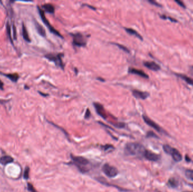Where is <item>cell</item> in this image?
Listing matches in <instances>:
<instances>
[{
    "label": "cell",
    "instance_id": "cell-1",
    "mask_svg": "<svg viewBox=\"0 0 193 192\" xmlns=\"http://www.w3.org/2000/svg\"><path fill=\"white\" fill-rule=\"evenodd\" d=\"M146 149L140 143L131 142L128 143L125 145L124 153L127 156H132L142 158Z\"/></svg>",
    "mask_w": 193,
    "mask_h": 192
},
{
    "label": "cell",
    "instance_id": "cell-2",
    "mask_svg": "<svg viewBox=\"0 0 193 192\" xmlns=\"http://www.w3.org/2000/svg\"><path fill=\"white\" fill-rule=\"evenodd\" d=\"M71 161L74 166H75L78 170L82 174H85L89 172L92 168L93 164L88 159L82 156H76L71 154Z\"/></svg>",
    "mask_w": 193,
    "mask_h": 192
},
{
    "label": "cell",
    "instance_id": "cell-3",
    "mask_svg": "<svg viewBox=\"0 0 193 192\" xmlns=\"http://www.w3.org/2000/svg\"><path fill=\"white\" fill-rule=\"evenodd\" d=\"M163 149L166 153L172 156L174 161L178 162L182 161L183 156L177 149L171 147L168 144L163 145Z\"/></svg>",
    "mask_w": 193,
    "mask_h": 192
},
{
    "label": "cell",
    "instance_id": "cell-4",
    "mask_svg": "<svg viewBox=\"0 0 193 192\" xmlns=\"http://www.w3.org/2000/svg\"><path fill=\"white\" fill-rule=\"evenodd\" d=\"M102 170L106 176L110 178L115 177L119 175V170L117 167L108 163H105L102 167Z\"/></svg>",
    "mask_w": 193,
    "mask_h": 192
},
{
    "label": "cell",
    "instance_id": "cell-5",
    "mask_svg": "<svg viewBox=\"0 0 193 192\" xmlns=\"http://www.w3.org/2000/svg\"><path fill=\"white\" fill-rule=\"evenodd\" d=\"M37 9H38V10H39V12L40 15L41 19L42 20V21L44 22V23L47 26V27L48 28V29L50 31V32L53 33L55 35H58V37H61L62 38H63V37L62 36V35H61V33L58 30H56V29L52 25H51L50 23H49V21H48V20L47 19V18H46L44 11L42 10V9H41L39 6H37Z\"/></svg>",
    "mask_w": 193,
    "mask_h": 192
},
{
    "label": "cell",
    "instance_id": "cell-6",
    "mask_svg": "<svg viewBox=\"0 0 193 192\" xmlns=\"http://www.w3.org/2000/svg\"><path fill=\"white\" fill-rule=\"evenodd\" d=\"M45 56L49 61L54 62L56 64V66L60 67L62 69H64L65 65L62 59V57L63 56V54H61V53H59L57 54H49L46 55Z\"/></svg>",
    "mask_w": 193,
    "mask_h": 192
},
{
    "label": "cell",
    "instance_id": "cell-7",
    "mask_svg": "<svg viewBox=\"0 0 193 192\" xmlns=\"http://www.w3.org/2000/svg\"><path fill=\"white\" fill-rule=\"evenodd\" d=\"M73 38V45L77 47H84L86 45L87 42L84 36L80 33L71 34Z\"/></svg>",
    "mask_w": 193,
    "mask_h": 192
},
{
    "label": "cell",
    "instance_id": "cell-8",
    "mask_svg": "<svg viewBox=\"0 0 193 192\" xmlns=\"http://www.w3.org/2000/svg\"><path fill=\"white\" fill-rule=\"evenodd\" d=\"M142 118H143V120L144 122L147 124V125L153 128L157 131L162 133V134H167V133L159 125H158L156 122H155L154 121H152V120H151L148 117H147L146 115H143Z\"/></svg>",
    "mask_w": 193,
    "mask_h": 192
},
{
    "label": "cell",
    "instance_id": "cell-9",
    "mask_svg": "<svg viewBox=\"0 0 193 192\" xmlns=\"http://www.w3.org/2000/svg\"><path fill=\"white\" fill-rule=\"evenodd\" d=\"M143 158H145L146 160L149 161L157 162L160 160L161 156L159 154H157V153H155L146 149L144 153Z\"/></svg>",
    "mask_w": 193,
    "mask_h": 192
},
{
    "label": "cell",
    "instance_id": "cell-10",
    "mask_svg": "<svg viewBox=\"0 0 193 192\" xmlns=\"http://www.w3.org/2000/svg\"><path fill=\"white\" fill-rule=\"evenodd\" d=\"M93 105L95 108V109L96 111L97 114L101 117L102 118H103L104 120H107L108 118V115L107 114L103 106L98 103H94Z\"/></svg>",
    "mask_w": 193,
    "mask_h": 192
},
{
    "label": "cell",
    "instance_id": "cell-11",
    "mask_svg": "<svg viewBox=\"0 0 193 192\" xmlns=\"http://www.w3.org/2000/svg\"><path fill=\"white\" fill-rule=\"evenodd\" d=\"M96 180L98 181V182L101 183L102 184H103V185H104L108 186V187H110H110H113L115 188H117V190H119V191H120V192H128L129 191V190H128V189L122 188L120 187H119V186H117V185H115V184H110V182H107L106 180H105V179H103V177H97L96 179Z\"/></svg>",
    "mask_w": 193,
    "mask_h": 192
},
{
    "label": "cell",
    "instance_id": "cell-12",
    "mask_svg": "<svg viewBox=\"0 0 193 192\" xmlns=\"http://www.w3.org/2000/svg\"><path fill=\"white\" fill-rule=\"evenodd\" d=\"M132 94L136 98L141 100H145L150 96V94L147 92H143L138 90H132Z\"/></svg>",
    "mask_w": 193,
    "mask_h": 192
},
{
    "label": "cell",
    "instance_id": "cell-13",
    "mask_svg": "<svg viewBox=\"0 0 193 192\" xmlns=\"http://www.w3.org/2000/svg\"><path fill=\"white\" fill-rule=\"evenodd\" d=\"M143 65L151 71L157 72L160 69V66L154 61H145Z\"/></svg>",
    "mask_w": 193,
    "mask_h": 192
},
{
    "label": "cell",
    "instance_id": "cell-14",
    "mask_svg": "<svg viewBox=\"0 0 193 192\" xmlns=\"http://www.w3.org/2000/svg\"><path fill=\"white\" fill-rule=\"evenodd\" d=\"M128 72L131 74L140 76L144 78H148V76L142 70H140V69H137L134 68H129V70H128Z\"/></svg>",
    "mask_w": 193,
    "mask_h": 192
},
{
    "label": "cell",
    "instance_id": "cell-15",
    "mask_svg": "<svg viewBox=\"0 0 193 192\" xmlns=\"http://www.w3.org/2000/svg\"><path fill=\"white\" fill-rule=\"evenodd\" d=\"M13 161L14 158L8 155L3 156L0 158V163L3 166H6L9 163H12Z\"/></svg>",
    "mask_w": 193,
    "mask_h": 192
},
{
    "label": "cell",
    "instance_id": "cell-16",
    "mask_svg": "<svg viewBox=\"0 0 193 192\" xmlns=\"http://www.w3.org/2000/svg\"><path fill=\"white\" fill-rule=\"evenodd\" d=\"M168 187L171 188H176L179 185V182L174 177H171L167 182Z\"/></svg>",
    "mask_w": 193,
    "mask_h": 192
},
{
    "label": "cell",
    "instance_id": "cell-17",
    "mask_svg": "<svg viewBox=\"0 0 193 192\" xmlns=\"http://www.w3.org/2000/svg\"><path fill=\"white\" fill-rule=\"evenodd\" d=\"M35 24L36 28L37 30V32L40 35L42 36V37H45L46 32L45 29L43 28L42 25H40L37 21H35Z\"/></svg>",
    "mask_w": 193,
    "mask_h": 192
},
{
    "label": "cell",
    "instance_id": "cell-18",
    "mask_svg": "<svg viewBox=\"0 0 193 192\" xmlns=\"http://www.w3.org/2000/svg\"><path fill=\"white\" fill-rule=\"evenodd\" d=\"M176 75H177L178 77L183 79V80L185 81L189 85H192L193 86V78H192L188 77L185 75H183V74L176 73Z\"/></svg>",
    "mask_w": 193,
    "mask_h": 192
},
{
    "label": "cell",
    "instance_id": "cell-19",
    "mask_svg": "<svg viewBox=\"0 0 193 192\" xmlns=\"http://www.w3.org/2000/svg\"><path fill=\"white\" fill-rule=\"evenodd\" d=\"M42 8L46 12L50 13V14H53L55 11V7L53 5L51 4H46L42 6Z\"/></svg>",
    "mask_w": 193,
    "mask_h": 192
},
{
    "label": "cell",
    "instance_id": "cell-20",
    "mask_svg": "<svg viewBox=\"0 0 193 192\" xmlns=\"http://www.w3.org/2000/svg\"><path fill=\"white\" fill-rule=\"evenodd\" d=\"M125 30H126L128 33H129L131 35H135L136 37H137V38H138L140 40H143V38L142 36L140 35L136 30L132 29V28H125Z\"/></svg>",
    "mask_w": 193,
    "mask_h": 192
},
{
    "label": "cell",
    "instance_id": "cell-21",
    "mask_svg": "<svg viewBox=\"0 0 193 192\" xmlns=\"http://www.w3.org/2000/svg\"><path fill=\"white\" fill-rule=\"evenodd\" d=\"M22 35H23V38L27 42H30V40L29 37V35L28 33L27 32V30L25 28V26L24 24H22Z\"/></svg>",
    "mask_w": 193,
    "mask_h": 192
},
{
    "label": "cell",
    "instance_id": "cell-22",
    "mask_svg": "<svg viewBox=\"0 0 193 192\" xmlns=\"http://www.w3.org/2000/svg\"><path fill=\"white\" fill-rule=\"evenodd\" d=\"M6 77L9 78L11 81L16 82L19 79V76L18 74L14 73V74H4Z\"/></svg>",
    "mask_w": 193,
    "mask_h": 192
},
{
    "label": "cell",
    "instance_id": "cell-23",
    "mask_svg": "<svg viewBox=\"0 0 193 192\" xmlns=\"http://www.w3.org/2000/svg\"><path fill=\"white\" fill-rule=\"evenodd\" d=\"M185 176L187 179L193 181V170L191 169H187L185 171Z\"/></svg>",
    "mask_w": 193,
    "mask_h": 192
},
{
    "label": "cell",
    "instance_id": "cell-24",
    "mask_svg": "<svg viewBox=\"0 0 193 192\" xmlns=\"http://www.w3.org/2000/svg\"><path fill=\"white\" fill-rule=\"evenodd\" d=\"M102 148L103 149L104 151L106 152V151H108L109 150H114L115 149V147L114 145H112L111 144H106V145H101V146Z\"/></svg>",
    "mask_w": 193,
    "mask_h": 192
},
{
    "label": "cell",
    "instance_id": "cell-25",
    "mask_svg": "<svg viewBox=\"0 0 193 192\" xmlns=\"http://www.w3.org/2000/svg\"><path fill=\"white\" fill-rule=\"evenodd\" d=\"M6 31H7V34L8 37L9 38V40H10V42H11L12 44H13L12 37H11V28H10V25L9 23V22H7V23L6 24Z\"/></svg>",
    "mask_w": 193,
    "mask_h": 192
},
{
    "label": "cell",
    "instance_id": "cell-26",
    "mask_svg": "<svg viewBox=\"0 0 193 192\" xmlns=\"http://www.w3.org/2000/svg\"><path fill=\"white\" fill-rule=\"evenodd\" d=\"M111 125L115 127H116L117 128H124L125 126V124L123 122H110Z\"/></svg>",
    "mask_w": 193,
    "mask_h": 192
},
{
    "label": "cell",
    "instance_id": "cell-27",
    "mask_svg": "<svg viewBox=\"0 0 193 192\" xmlns=\"http://www.w3.org/2000/svg\"><path fill=\"white\" fill-rule=\"evenodd\" d=\"M114 45H115L117 46L119 48H120V49H122V50L126 52L127 53H129L130 52V51L127 48V47H125V46L122 45L121 44H117V43H112Z\"/></svg>",
    "mask_w": 193,
    "mask_h": 192
},
{
    "label": "cell",
    "instance_id": "cell-28",
    "mask_svg": "<svg viewBox=\"0 0 193 192\" xmlns=\"http://www.w3.org/2000/svg\"><path fill=\"white\" fill-rule=\"evenodd\" d=\"M30 167L27 166L25 167V170H24V174H23V177L25 180H27L29 179V176H30Z\"/></svg>",
    "mask_w": 193,
    "mask_h": 192
},
{
    "label": "cell",
    "instance_id": "cell-29",
    "mask_svg": "<svg viewBox=\"0 0 193 192\" xmlns=\"http://www.w3.org/2000/svg\"><path fill=\"white\" fill-rule=\"evenodd\" d=\"M27 189H28V191H30V192H38L36 190V189L33 187V185L31 183H30V182H28L27 184Z\"/></svg>",
    "mask_w": 193,
    "mask_h": 192
},
{
    "label": "cell",
    "instance_id": "cell-30",
    "mask_svg": "<svg viewBox=\"0 0 193 192\" xmlns=\"http://www.w3.org/2000/svg\"><path fill=\"white\" fill-rule=\"evenodd\" d=\"M160 18L163 19H168V20L172 21V22H177V20L174 18H173L172 17H170V16H167L166 15H163L160 16Z\"/></svg>",
    "mask_w": 193,
    "mask_h": 192
},
{
    "label": "cell",
    "instance_id": "cell-31",
    "mask_svg": "<svg viewBox=\"0 0 193 192\" xmlns=\"http://www.w3.org/2000/svg\"><path fill=\"white\" fill-rule=\"evenodd\" d=\"M49 123H50L51 124H52L53 125H54V126L56 127H57V128H59V129H60L61 130V131H62L63 132L64 134H65V135H66V137H67V138H68V137H69V135H68V134L66 132V130H65L64 129H63L62 128H61V127H59L58 126H57V125H55L54 123H52V122H49Z\"/></svg>",
    "mask_w": 193,
    "mask_h": 192
},
{
    "label": "cell",
    "instance_id": "cell-32",
    "mask_svg": "<svg viewBox=\"0 0 193 192\" xmlns=\"http://www.w3.org/2000/svg\"><path fill=\"white\" fill-rule=\"evenodd\" d=\"M146 137H155V138H158L157 135L152 131L147 132V135Z\"/></svg>",
    "mask_w": 193,
    "mask_h": 192
},
{
    "label": "cell",
    "instance_id": "cell-33",
    "mask_svg": "<svg viewBox=\"0 0 193 192\" xmlns=\"http://www.w3.org/2000/svg\"><path fill=\"white\" fill-rule=\"evenodd\" d=\"M91 113L89 109L88 108L86 109V112H85V119H89L91 117Z\"/></svg>",
    "mask_w": 193,
    "mask_h": 192
},
{
    "label": "cell",
    "instance_id": "cell-34",
    "mask_svg": "<svg viewBox=\"0 0 193 192\" xmlns=\"http://www.w3.org/2000/svg\"><path fill=\"white\" fill-rule=\"evenodd\" d=\"M175 2H176L178 4V5H180L181 7H182L183 8H186V5L183 2V1H180V0H175Z\"/></svg>",
    "mask_w": 193,
    "mask_h": 192
},
{
    "label": "cell",
    "instance_id": "cell-35",
    "mask_svg": "<svg viewBox=\"0 0 193 192\" xmlns=\"http://www.w3.org/2000/svg\"><path fill=\"white\" fill-rule=\"evenodd\" d=\"M148 2H150V4H151L152 5H155L156 6H157V7H162V5H160V4H159L157 2L155 1H153V0H148Z\"/></svg>",
    "mask_w": 193,
    "mask_h": 192
},
{
    "label": "cell",
    "instance_id": "cell-36",
    "mask_svg": "<svg viewBox=\"0 0 193 192\" xmlns=\"http://www.w3.org/2000/svg\"><path fill=\"white\" fill-rule=\"evenodd\" d=\"M13 38L14 40H16V27L15 25H13Z\"/></svg>",
    "mask_w": 193,
    "mask_h": 192
},
{
    "label": "cell",
    "instance_id": "cell-37",
    "mask_svg": "<svg viewBox=\"0 0 193 192\" xmlns=\"http://www.w3.org/2000/svg\"><path fill=\"white\" fill-rule=\"evenodd\" d=\"M0 89L2 90H4V83L1 80H0Z\"/></svg>",
    "mask_w": 193,
    "mask_h": 192
},
{
    "label": "cell",
    "instance_id": "cell-38",
    "mask_svg": "<svg viewBox=\"0 0 193 192\" xmlns=\"http://www.w3.org/2000/svg\"><path fill=\"white\" fill-rule=\"evenodd\" d=\"M185 160H186V161H188V162H190V161H191V160H190V158L189 157H188L187 155H186V156H185Z\"/></svg>",
    "mask_w": 193,
    "mask_h": 192
},
{
    "label": "cell",
    "instance_id": "cell-39",
    "mask_svg": "<svg viewBox=\"0 0 193 192\" xmlns=\"http://www.w3.org/2000/svg\"><path fill=\"white\" fill-rule=\"evenodd\" d=\"M39 93L42 96H46L48 95V94H43V93H42V92H39Z\"/></svg>",
    "mask_w": 193,
    "mask_h": 192
},
{
    "label": "cell",
    "instance_id": "cell-40",
    "mask_svg": "<svg viewBox=\"0 0 193 192\" xmlns=\"http://www.w3.org/2000/svg\"></svg>",
    "mask_w": 193,
    "mask_h": 192
}]
</instances>
